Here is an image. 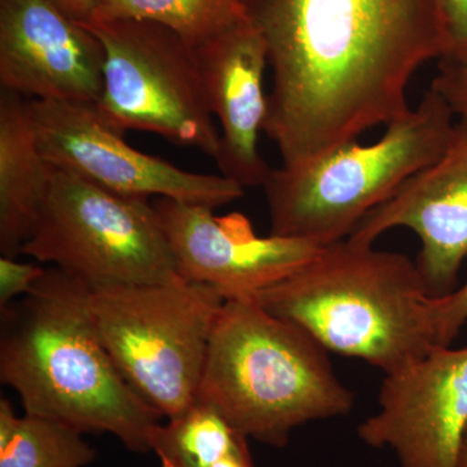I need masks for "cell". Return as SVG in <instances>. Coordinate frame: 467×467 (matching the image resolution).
<instances>
[{
  "instance_id": "6da1fadb",
  "label": "cell",
  "mask_w": 467,
  "mask_h": 467,
  "mask_svg": "<svg viewBox=\"0 0 467 467\" xmlns=\"http://www.w3.org/2000/svg\"><path fill=\"white\" fill-rule=\"evenodd\" d=\"M272 69L264 133L284 167L407 115L414 73L451 51L438 0H241Z\"/></svg>"
},
{
  "instance_id": "7a4b0ae2",
  "label": "cell",
  "mask_w": 467,
  "mask_h": 467,
  "mask_svg": "<svg viewBox=\"0 0 467 467\" xmlns=\"http://www.w3.org/2000/svg\"><path fill=\"white\" fill-rule=\"evenodd\" d=\"M91 288L57 266L2 312L0 380L26 414L78 431L109 432L137 453L150 451L161 416L134 391L104 346Z\"/></svg>"
},
{
  "instance_id": "3957f363",
  "label": "cell",
  "mask_w": 467,
  "mask_h": 467,
  "mask_svg": "<svg viewBox=\"0 0 467 467\" xmlns=\"http://www.w3.org/2000/svg\"><path fill=\"white\" fill-rule=\"evenodd\" d=\"M254 299L328 352L362 359L384 376L439 346L432 296L417 263L374 244L347 238L325 245L315 259Z\"/></svg>"
},
{
  "instance_id": "277c9868",
  "label": "cell",
  "mask_w": 467,
  "mask_h": 467,
  "mask_svg": "<svg viewBox=\"0 0 467 467\" xmlns=\"http://www.w3.org/2000/svg\"><path fill=\"white\" fill-rule=\"evenodd\" d=\"M328 350L254 297L227 299L218 315L196 400L248 439L284 448L297 427L348 414L355 395Z\"/></svg>"
},
{
  "instance_id": "5b68a950",
  "label": "cell",
  "mask_w": 467,
  "mask_h": 467,
  "mask_svg": "<svg viewBox=\"0 0 467 467\" xmlns=\"http://www.w3.org/2000/svg\"><path fill=\"white\" fill-rule=\"evenodd\" d=\"M453 119L430 88L377 143L353 140L296 167L272 169L263 186L270 234L324 247L348 238L409 178L441 159L456 129Z\"/></svg>"
},
{
  "instance_id": "8992f818",
  "label": "cell",
  "mask_w": 467,
  "mask_h": 467,
  "mask_svg": "<svg viewBox=\"0 0 467 467\" xmlns=\"http://www.w3.org/2000/svg\"><path fill=\"white\" fill-rule=\"evenodd\" d=\"M225 297L183 279L91 290V312L104 346L135 392L162 418L198 399L205 358Z\"/></svg>"
},
{
  "instance_id": "52a82bcc",
  "label": "cell",
  "mask_w": 467,
  "mask_h": 467,
  "mask_svg": "<svg viewBox=\"0 0 467 467\" xmlns=\"http://www.w3.org/2000/svg\"><path fill=\"white\" fill-rule=\"evenodd\" d=\"M21 254L52 264L91 290L182 279L149 199L109 192L55 167Z\"/></svg>"
},
{
  "instance_id": "ba28073f",
  "label": "cell",
  "mask_w": 467,
  "mask_h": 467,
  "mask_svg": "<svg viewBox=\"0 0 467 467\" xmlns=\"http://www.w3.org/2000/svg\"><path fill=\"white\" fill-rule=\"evenodd\" d=\"M84 26L106 51L103 94L95 104L100 116L117 130L150 131L216 158L220 134L195 50L150 21L91 20Z\"/></svg>"
},
{
  "instance_id": "9c48e42d",
  "label": "cell",
  "mask_w": 467,
  "mask_h": 467,
  "mask_svg": "<svg viewBox=\"0 0 467 467\" xmlns=\"http://www.w3.org/2000/svg\"><path fill=\"white\" fill-rule=\"evenodd\" d=\"M43 158L109 192L167 198L212 209L238 201L244 189L223 175L192 173L133 149L95 104L32 100Z\"/></svg>"
},
{
  "instance_id": "30bf717a",
  "label": "cell",
  "mask_w": 467,
  "mask_h": 467,
  "mask_svg": "<svg viewBox=\"0 0 467 467\" xmlns=\"http://www.w3.org/2000/svg\"><path fill=\"white\" fill-rule=\"evenodd\" d=\"M467 427V348L438 346L384 376L378 410L359 441L389 450L399 467H456Z\"/></svg>"
},
{
  "instance_id": "8fae6325",
  "label": "cell",
  "mask_w": 467,
  "mask_h": 467,
  "mask_svg": "<svg viewBox=\"0 0 467 467\" xmlns=\"http://www.w3.org/2000/svg\"><path fill=\"white\" fill-rule=\"evenodd\" d=\"M178 275L211 285L225 299L254 297L315 259L324 245L254 233L244 214L217 216L214 209L167 198L152 202Z\"/></svg>"
},
{
  "instance_id": "7c38bea8",
  "label": "cell",
  "mask_w": 467,
  "mask_h": 467,
  "mask_svg": "<svg viewBox=\"0 0 467 467\" xmlns=\"http://www.w3.org/2000/svg\"><path fill=\"white\" fill-rule=\"evenodd\" d=\"M106 51L55 0H0V85L27 99L97 104Z\"/></svg>"
},
{
  "instance_id": "4fadbf2b",
  "label": "cell",
  "mask_w": 467,
  "mask_h": 467,
  "mask_svg": "<svg viewBox=\"0 0 467 467\" xmlns=\"http://www.w3.org/2000/svg\"><path fill=\"white\" fill-rule=\"evenodd\" d=\"M396 227H407L420 238L416 263L430 295L441 297L456 290L467 259V126L457 122L441 159L368 213L348 239L374 244Z\"/></svg>"
},
{
  "instance_id": "5bb4252c",
  "label": "cell",
  "mask_w": 467,
  "mask_h": 467,
  "mask_svg": "<svg viewBox=\"0 0 467 467\" xmlns=\"http://www.w3.org/2000/svg\"><path fill=\"white\" fill-rule=\"evenodd\" d=\"M195 52L209 109L223 128L214 158L221 175L243 189L263 187L272 171L259 150L267 109L265 43L245 20Z\"/></svg>"
},
{
  "instance_id": "9a60e30c",
  "label": "cell",
  "mask_w": 467,
  "mask_h": 467,
  "mask_svg": "<svg viewBox=\"0 0 467 467\" xmlns=\"http://www.w3.org/2000/svg\"><path fill=\"white\" fill-rule=\"evenodd\" d=\"M54 167L43 158L32 99L0 92V252L21 254L50 192Z\"/></svg>"
},
{
  "instance_id": "2e32d148",
  "label": "cell",
  "mask_w": 467,
  "mask_h": 467,
  "mask_svg": "<svg viewBox=\"0 0 467 467\" xmlns=\"http://www.w3.org/2000/svg\"><path fill=\"white\" fill-rule=\"evenodd\" d=\"M92 20L150 21L196 50L247 17L241 0H100Z\"/></svg>"
},
{
  "instance_id": "e0dca14e",
  "label": "cell",
  "mask_w": 467,
  "mask_h": 467,
  "mask_svg": "<svg viewBox=\"0 0 467 467\" xmlns=\"http://www.w3.org/2000/svg\"><path fill=\"white\" fill-rule=\"evenodd\" d=\"M247 439L216 409L196 400L184 413L153 429L150 451L161 467H214Z\"/></svg>"
},
{
  "instance_id": "ac0fdd59",
  "label": "cell",
  "mask_w": 467,
  "mask_h": 467,
  "mask_svg": "<svg viewBox=\"0 0 467 467\" xmlns=\"http://www.w3.org/2000/svg\"><path fill=\"white\" fill-rule=\"evenodd\" d=\"M84 432L50 418L24 414L16 435L0 450V467H85L97 451Z\"/></svg>"
},
{
  "instance_id": "d6986e66",
  "label": "cell",
  "mask_w": 467,
  "mask_h": 467,
  "mask_svg": "<svg viewBox=\"0 0 467 467\" xmlns=\"http://www.w3.org/2000/svg\"><path fill=\"white\" fill-rule=\"evenodd\" d=\"M430 88L448 104L460 124L467 126V46L439 58Z\"/></svg>"
},
{
  "instance_id": "ffe728a7",
  "label": "cell",
  "mask_w": 467,
  "mask_h": 467,
  "mask_svg": "<svg viewBox=\"0 0 467 467\" xmlns=\"http://www.w3.org/2000/svg\"><path fill=\"white\" fill-rule=\"evenodd\" d=\"M431 315L439 346H451L467 324V282L450 295L432 297Z\"/></svg>"
},
{
  "instance_id": "44dd1931",
  "label": "cell",
  "mask_w": 467,
  "mask_h": 467,
  "mask_svg": "<svg viewBox=\"0 0 467 467\" xmlns=\"http://www.w3.org/2000/svg\"><path fill=\"white\" fill-rule=\"evenodd\" d=\"M46 267L20 263L15 257L0 259V309L26 296L45 275Z\"/></svg>"
},
{
  "instance_id": "7402d4cb",
  "label": "cell",
  "mask_w": 467,
  "mask_h": 467,
  "mask_svg": "<svg viewBox=\"0 0 467 467\" xmlns=\"http://www.w3.org/2000/svg\"><path fill=\"white\" fill-rule=\"evenodd\" d=\"M451 42V51L467 46V0H438ZM450 52V54H451Z\"/></svg>"
},
{
  "instance_id": "603a6c76",
  "label": "cell",
  "mask_w": 467,
  "mask_h": 467,
  "mask_svg": "<svg viewBox=\"0 0 467 467\" xmlns=\"http://www.w3.org/2000/svg\"><path fill=\"white\" fill-rule=\"evenodd\" d=\"M20 420L12 402L5 398L0 399V450L7 447L16 435Z\"/></svg>"
},
{
  "instance_id": "cb8c5ba5",
  "label": "cell",
  "mask_w": 467,
  "mask_h": 467,
  "mask_svg": "<svg viewBox=\"0 0 467 467\" xmlns=\"http://www.w3.org/2000/svg\"><path fill=\"white\" fill-rule=\"evenodd\" d=\"M70 17L86 24L92 20L100 0H55Z\"/></svg>"
},
{
  "instance_id": "d4e9b609",
  "label": "cell",
  "mask_w": 467,
  "mask_h": 467,
  "mask_svg": "<svg viewBox=\"0 0 467 467\" xmlns=\"http://www.w3.org/2000/svg\"><path fill=\"white\" fill-rule=\"evenodd\" d=\"M214 467H254L250 448H248V439L218 461Z\"/></svg>"
},
{
  "instance_id": "484cf974",
  "label": "cell",
  "mask_w": 467,
  "mask_h": 467,
  "mask_svg": "<svg viewBox=\"0 0 467 467\" xmlns=\"http://www.w3.org/2000/svg\"><path fill=\"white\" fill-rule=\"evenodd\" d=\"M456 467H467V427L465 434L462 436V441H461Z\"/></svg>"
}]
</instances>
